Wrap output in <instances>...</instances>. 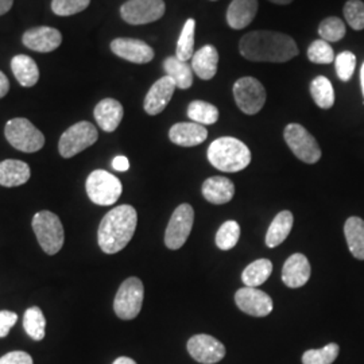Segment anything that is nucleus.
Segmentation results:
<instances>
[{
    "label": "nucleus",
    "mask_w": 364,
    "mask_h": 364,
    "mask_svg": "<svg viewBox=\"0 0 364 364\" xmlns=\"http://www.w3.org/2000/svg\"><path fill=\"white\" fill-rule=\"evenodd\" d=\"M23 45L30 50L38 53H50L55 50L61 42L63 36L57 28L53 27H34L23 34Z\"/></svg>",
    "instance_id": "nucleus-17"
},
{
    "label": "nucleus",
    "mask_w": 364,
    "mask_h": 364,
    "mask_svg": "<svg viewBox=\"0 0 364 364\" xmlns=\"http://www.w3.org/2000/svg\"><path fill=\"white\" fill-rule=\"evenodd\" d=\"M111 50L117 57L132 64H147L154 58V50L141 39L117 38L111 42Z\"/></svg>",
    "instance_id": "nucleus-15"
},
{
    "label": "nucleus",
    "mask_w": 364,
    "mask_h": 364,
    "mask_svg": "<svg viewBox=\"0 0 364 364\" xmlns=\"http://www.w3.org/2000/svg\"><path fill=\"white\" fill-rule=\"evenodd\" d=\"M166 76L171 77L176 87L180 90H189L193 84V69L186 61L178 60L176 55L168 57L164 61Z\"/></svg>",
    "instance_id": "nucleus-27"
},
{
    "label": "nucleus",
    "mask_w": 364,
    "mask_h": 364,
    "mask_svg": "<svg viewBox=\"0 0 364 364\" xmlns=\"http://www.w3.org/2000/svg\"><path fill=\"white\" fill-rule=\"evenodd\" d=\"M210 165L224 173H236L246 169L251 162V151L242 141L223 136L213 141L208 149Z\"/></svg>",
    "instance_id": "nucleus-3"
},
{
    "label": "nucleus",
    "mask_w": 364,
    "mask_h": 364,
    "mask_svg": "<svg viewBox=\"0 0 364 364\" xmlns=\"http://www.w3.org/2000/svg\"><path fill=\"white\" fill-rule=\"evenodd\" d=\"M91 0H53V13L58 16H70L84 11Z\"/></svg>",
    "instance_id": "nucleus-39"
},
{
    "label": "nucleus",
    "mask_w": 364,
    "mask_h": 364,
    "mask_svg": "<svg viewBox=\"0 0 364 364\" xmlns=\"http://www.w3.org/2000/svg\"><path fill=\"white\" fill-rule=\"evenodd\" d=\"M273 273V263L269 259H258L250 263L242 274V281L248 287L263 285Z\"/></svg>",
    "instance_id": "nucleus-29"
},
{
    "label": "nucleus",
    "mask_w": 364,
    "mask_h": 364,
    "mask_svg": "<svg viewBox=\"0 0 364 364\" xmlns=\"http://www.w3.org/2000/svg\"><path fill=\"white\" fill-rule=\"evenodd\" d=\"M14 0H0V15L9 13L13 7Z\"/></svg>",
    "instance_id": "nucleus-45"
},
{
    "label": "nucleus",
    "mask_w": 364,
    "mask_h": 364,
    "mask_svg": "<svg viewBox=\"0 0 364 364\" xmlns=\"http://www.w3.org/2000/svg\"><path fill=\"white\" fill-rule=\"evenodd\" d=\"M18 321V314L10 311H0V338H6Z\"/></svg>",
    "instance_id": "nucleus-41"
},
{
    "label": "nucleus",
    "mask_w": 364,
    "mask_h": 364,
    "mask_svg": "<svg viewBox=\"0 0 364 364\" xmlns=\"http://www.w3.org/2000/svg\"><path fill=\"white\" fill-rule=\"evenodd\" d=\"M170 141L182 147H193L205 142L208 138V131L205 126H201L195 122L191 123H177L169 131Z\"/></svg>",
    "instance_id": "nucleus-19"
},
{
    "label": "nucleus",
    "mask_w": 364,
    "mask_h": 364,
    "mask_svg": "<svg viewBox=\"0 0 364 364\" xmlns=\"http://www.w3.org/2000/svg\"><path fill=\"white\" fill-rule=\"evenodd\" d=\"M360 82H362V91H363L364 96V64L362 65V70H360Z\"/></svg>",
    "instance_id": "nucleus-48"
},
{
    "label": "nucleus",
    "mask_w": 364,
    "mask_h": 364,
    "mask_svg": "<svg viewBox=\"0 0 364 364\" xmlns=\"http://www.w3.org/2000/svg\"><path fill=\"white\" fill-rule=\"evenodd\" d=\"M192 69L201 80H210L218 73L219 52L213 45H205L192 57Z\"/></svg>",
    "instance_id": "nucleus-23"
},
{
    "label": "nucleus",
    "mask_w": 364,
    "mask_h": 364,
    "mask_svg": "<svg viewBox=\"0 0 364 364\" xmlns=\"http://www.w3.org/2000/svg\"><path fill=\"white\" fill-rule=\"evenodd\" d=\"M311 95L314 103L323 109H329L335 105V91L332 82L324 76H318L311 82Z\"/></svg>",
    "instance_id": "nucleus-30"
},
{
    "label": "nucleus",
    "mask_w": 364,
    "mask_h": 364,
    "mask_svg": "<svg viewBox=\"0 0 364 364\" xmlns=\"http://www.w3.org/2000/svg\"><path fill=\"white\" fill-rule=\"evenodd\" d=\"M112 364H136V362L132 360L131 358H127V356H120Z\"/></svg>",
    "instance_id": "nucleus-46"
},
{
    "label": "nucleus",
    "mask_w": 364,
    "mask_h": 364,
    "mask_svg": "<svg viewBox=\"0 0 364 364\" xmlns=\"http://www.w3.org/2000/svg\"><path fill=\"white\" fill-rule=\"evenodd\" d=\"M31 171L23 161L6 159L0 162V185L6 188L21 186L30 180Z\"/></svg>",
    "instance_id": "nucleus-24"
},
{
    "label": "nucleus",
    "mask_w": 364,
    "mask_h": 364,
    "mask_svg": "<svg viewBox=\"0 0 364 364\" xmlns=\"http://www.w3.org/2000/svg\"><path fill=\"white\" fill-rule=\"evenodd\" d=\"M338 351L336 343H331L320 350H309L302 355V364H332L338 359Z\"/></svg>",
    "instance_id": "nucleus-35"
},
{
    "label": "nucleus",
    "mask_w": 364,
    "mask_h": 364,
    "mask_svg": "<svg viewBox=\"0 0 364 364\" xmlns=\"http://www.w3.org/2000/svg\"><path fill=\"white\" fill-rule=\"evenodd\" d=\"M338 77L347 82L351 80L356 68V55L351 52H343L335 58Z\"/></svg>",
    "instance_id": "nucleus-40"
},
{
    "label": "nucleus",
    "mask_w": 364,
    "mask_h": 364,
    "mask_svg": "<svg viewBox=\"0 0 364 364\" xmlns=\"http://www.w3.org/2000/svg\"><path fill=\"white\" fill-rule=\"evenodd\" d=\"M144 287L142 281L136 277L127 278L117 290L114 311L122 320H134L142 311Z\"/></svg>",
    "instance_id": "nucleus-7"
},
{
    "label": "nucleus",
    "mask_w": 364,
    "mask_h": 364,
    "mask_svg": "<svg viewBox=\"0 0 364 364\" xmlns=\"http://www.w3.org/2000/svg\"><path fill=\"white\" fill-rule=\"evenodd\" d=\"M195 223V210L189 204H181L170 218L165 245L169 250H180L186 243Z\"/></svg>",
    "instance_id": "nucleus-12"
},
{
    "label": "nucleus",
    "mask_w": 364,
    "mask_h": 364,
    "mask_svg": "<svg viewBox=\"0 0 364 364\" xmlns=\"http://www.w3.org/2000/svg\"><path fill=\"white\" fill-rule=\"evenodd\" d=\"M45 326L46 320L38 306L28 308L23 317V328L27 335L36 341H41L45 338Z\"/></svg>",
    "instance_id": "nucleus-33"
},
{
    "label": "nucleus",
    "mask_w": 364,
    "mask_h": 364,
    "mask_svg": "<svg viewBox=\"0 0 364 364\" xmlns=\"http://www.w3.org/2000/svg\"><path fill=\"white\" fill-rule=\"evenodd\" d=\"M234 97L240 111L255 115L266 103V90L257 78L242 77L235 82Z\"/></svg>",
    "instance_id": "nucleus-11"
},
{
    "label": "nucleus",
    "mask_w": 364,
    "mask_h": 364,
    "mask_svg": "<svg viewBox=\"0 0 364 364\" xmlns=\"http://www.w3.org/2000/svg\"><path fill=\"white\" fill-rule=\"evenodd\" d=\"M239 237L240 225L234 220L225 221L216 234V246L223 251H228L237 245Z\"/></svg>",
    "instance_id": "nucleus-34"
},
{
    "label": "nucleus",
    "mask_w": 364,
    "mask_h": 364,
    "mask_svg": "<svg viewBox=\"0 0 364 364\" xmlns=\"http://www.w3.org/2000/svg\"><path fill=\"white\" fill-rule=\"evenodd\" d=\"M235 302L242 312L254 317H266L273 312V299L258 287H243L235 294Z\"/></svg>",
    "instance_id": "nucleus-13"
},
{
    "label": "nucleus",
    "mask_w": 364,
    "mask_h": 364,
    "mask_svg": "<svg viewBox=\"0 0 364 364\" xmlns=\"http://www.w3.org/2000/svg\"><path fill=\"white\" fill-rule=\"evenodd\" d=\"M4 135L13 147L23 153H36L45 146L43 134L25 117L9 120Z\"/></svg>",
    "instance_id": "nucleus-5"
},
{
    "label": "nucleus",
    "mask_w": 364,
    "mask_h": 364,
    "mask_svg": "<svg viewBox=\"0 0 364 364\" xmlns=\"http://www.w3.org/2000/svg\"><path fill=\"white\" fill-rule=\"evenodd\" d=\"M188 352L201 364L219 363L225 356V347L218 338L209 335H195L188 341Z\"/></svg>",
    "instance_id": "nucleus-14"
},
{
    "label": "nucleus",
    "mask_w": 364,
    "mask_h": 364,
    "mask_svg": "<svg viewBox=\"0 0 364 364\" xmlns=\"http://www.w3.org/2000/svg\"><path fill=\"white\" fill-rule=\"evenodd\" d=\"M240 54L254 63H287L299 55L296 41L284 33L257 30L243 36L239 42Z\"/></svg>",
    "instance_id": "nucleus-1"
},
{
    "label": "nucleus",
    "mask_w": 364,
    "mask_h": 364,
    "mask_svg": "<svg viewBox=\"0 0 364 364\" xmlns=\"http://www.w3.org/2000/svg\"><path fill=\"white\" fill-rule=\"evenodd\" d=\"M235 195L234 182L225 177H210L203 183L204 198L215 205H223L232 200Z\"/></svg>",
    "instance_id": "nucleus-22"
},
{
    "label": "nucleus",
    "mask_w": 364,
    "mask_h": 364,
    "mask_svg": "<svg viewBox=\"0 0 364 364\" xmlns=\"http://www.w3.org/2000/svg\"><path fill=\"white\" fill-rule=\"evenodd\" d=\"M308 58L313 64L328 65V64H332L336 57L329 42H326L324 39H316L308 49Z\"/></svg>",
    "instance_id": "nucleus-36"
},
{
    "label": "nucleus",
    "mask_w": 364,
    "mask_h": 364,
    "mask_svg": "<svg viewBox=\"0 0 364 364\" xmlns=\"http://www.w3.org/2000/svg\"><path fill=\"white\" fill-rule=\"evenodd\" d=\"M284 136L289 149L293 151L294 156L299 158V161L309 165L320 161L321 149L312 134L304 126L297 123L287 124V129L284 131Z\"/></svg>",
    "instance_id": "nucleus-8"
},
{
    "label": "nucleus",
    "mask_w": 364,
    "mask_h": 364,
    "mask_svg": "<svg viewBox=\"0 0 364 364\" xmlns=\"http://www.w3.org/2000/svg\"><path fill=\"white\" fill-rule=\"evenodd\" d=\"M112 168L117 171H127L130 169V161L127 156H117L112 161Z\"/></svg>",
    "instance_id": "nucleus-43"
},
{
    "label": "nucleus",
    "mask_w": 364,
    "mask_h": 364,
    "mask_svg": "<svg viewBox=\"0 0 364 364\" xmlns=\"http://www.w3.org/2000/svg\"><path fill=\"white\" fill-rule=\"evenodd\" d=\"M344 18L353 30L364 28V3L362 0H348L344 4Z\"/></svg>",
    "instance_id": "nucleus-38"
},
{
    "label": "nucleus",
    "mask_w": 364,
    "mask_h": 364,
    "mask_svg": "<svg viewBox=\"0 0 364 364\" xmlns=\"http://www.w3.org/2000/svg\"><path fill=\"white\" fill-rule=\"evenodd\" d=\"M344 235L348 248L356 259L364 260V220L350 218L344 225Z\"/></svg>",
    "instance_id": "nucleus-28"
},
{
    "label": "nucleus",
    "mask_w": 364,
    "mask_h": 364,
    "mask_svg": "<svg viewBox=\"0 0 364 364\" xmlns=\"http://www.w3.org/2000/svg\"><path fill=\"white\" fill-rule=\"evenodd\" d=\"M258 13V0H232L227 10V23L234 30H242L254 21Z\"/></svg>",
    "instance_id": "nucleus-21"
},
{
    "label": "nucleus",
    "mask_w": 364,
    "mask_h": 364,
    "mask_svg": "<svg viewBox=\"0 0 364 364\" xmlns=\"http://www.w3.org/2000/svg\"><path fill=\"white\" fill-rule=\"evenodd\" d=\"M311 263L304 254H293L287 258L282 269V282L287 287L297 289L306 285L311 278Z\"/></svg>",
    "instance_id": "nucleus-18"
},
{
    "label": "nucleus",
    "mask_w": 364,
    "mask_h": 364,
    "mask_svg": "<svg viewBox=\"0 0 364 364\" xmlns=\"http://www.w3.org/2000/svg\"><path fill=\"white\" fill-rule=\"evenodd\" d=\"M318 36L326 42H338L346 36V25L336 16L326 18L318 26Z\"/></svg>",
    "instance_id": "nucleus-37"
},
{
    "label": "nucleus",
    "mask_w": 364,
    "mask_h": 364,
    "mask_svg": "<svg viewBox=\"0 0 364 364\" xmlns=\"http://www.w3.org/2000/svg\"><path fill=\"white\" fill-rule=\"evenodd\" d=\"M188 117L201 126H209L219 120V109L207 102L195 100L188 107Z\"/></svg>",
    "instance_id": "nucleus-31"
},
{
    "label": "nucleus",
    "mask_w": 364,
    "mask_h": 364,
    "mask_svg": "<svg viewBox=\"0 0 364 364\" xmlns=\"http://www.w3.org/2000/svg\"><path fill=\"white\" fill-rule=\"evenodd\" d=\"M294 218L290 210L279 212L273 223L270 224L267 234H266V246L270 248L278 247L281 243L287 240V236L293 228Z\"/></svg>",
    "instance_id": "nucleus-25"
},
{
    "label": "nucleus",
    "mask_w": 364,
    "mask_h": 364,
    "mask_svg": "<svg viewBox=\"0 0 364 364\" xmlns=\"http://www.w3.org/2000/svg\"><path fill=\"white\" fill-rule=\"evenodd\" d=\"M176 82L169 76H164L153 84L150 91L147 92L144 99V111L149 115H158L161 114L171 100L174 91H176Z\"/></svg>",
    "instance_id": "nucleus-16"
},
{
    "label": "nucleus",
    "mask_w": 364,
    "mask_h": 364,
    "mask_svg": "<svg viewBox=\"0 0 364 364\" xmlns=\"http://www.w3.org/2000/svg\"><path fill=\"white\" fill-rule=\"evenodd\" d=\"M0 364H34V362L27 352L13 351L1 356Z\"/></svg>",
    "instance_id": "nucleus-42"
},
{
    "label": "nucleus",
    "mask_w": 364,
    "mask_h": 364,
    "mask_svg": "<svg viewBox=\"0 0 364 364\" xmlns=\"http://www.w3.org/2000/svg\"><path fill=\"white\" fill-rule=\"evenodd\" d=\"M11 69H13L14 76L22 87L30 88L38 82V66L31 57L25 54L15 55L11 60Z\"/></svg>",
    "instance_id": "nucleus-26"
},
{
    "label": "nucleus",
    "mask_w": 364,
    "mask_h": 364,
    "mask_svg": "<svg viewBox=\"0 0 364 364\" xmlns=\"http://www.w3.org/2000/svg\"><path fill=\"white\" fill-rule=\"evenodd\" d=\"M165 11L164 0H129L120 7V16L129 25H147L161 19Z\"/></svg>",
    "instance_id": "nucleus-10"
},
{
    "label": "nucleus",
    "mask_w": 364,
    "mask_h": 364,
    "mask_svg": "<svg viewBox=\"0 0 364 364\" xmlns=\"http://www.w3.org/2000/svg\"><path fill=\"white\" fill-rule=\"evenodd\" d=\"M93 115L102 130L105 132H114L119 127L124 111L123 105L115 99H105L95 107Z\"/></svg>",
    "instance_id": "nucleus-20"
},
{
    "label": "nucleus",
    "mask_w": 364,
    "mask_h": 364,
    "mask_svg": "<svg viewBox=\"0 0 364 364\" xmlns=\"http://www.w3.org/2000/svg\"><path fill=\"white\" fill-rule=\"evenodd\" d=\"M195 19H188L185 25L182 27L181 36L177 42V49H176V57L181 61L191 60L195 54Z\"/></svg>",
    "instance_id": "nucleus-32"
},
{
    "label": "nucleus",
    "mask_w": 364,
    "mask_h": 364,
    "mask_svg": "<svg viewBox=\"0 0 364 364\" xmlns=\"http://www.w3.org/2000/svg\"><path fill=\"white\" fill-rule=\"evenodd\" d=\"M9 91H10L9 78L3 72H0V99H3L9 93Z\"/></svg>",
    "instance_id": "nucleus-44"
},
{
    "label": "nucleus",
    "mask_w": 364,
    "mask_h": 364,
    "mask_svg": "<svg viewBox=\"0 0 364 364\" xmlns=\"http://www.w3.org/2000/svg\"><path fill=\"white\" fill-rule=\"evenodd\" d=\"M97 138L99 134L92 123L78 122L61 135L58 142L60 154L64 158L77 156L78 153L96 144Z\"/></svg>",
    "instance_id": "nucleus-9"
},
{
    "label": "nucleus",
    "mask_w": 364,
    "mask_h": 364,
    "mask_svg": "<svg viewBox=\"0 0 364 364\" xmlns=\"http://www.w3.org/2000/svg\"><path fill=\"white\" fill-rule=\"evenodd\" d=\"M33 230L39 246L49 254L55 255L65 242V232L60 218L50 210H41L33 219Z\"/></svg>",
    "instance_id": "nucleus-4"
},
{
    "label": "nucleus",
    "mask_w": 364,
    "mask_h": 364,
    "mask_svg": "<svg viewBox=\"0 0 364 364\" xmlns=\"http://www.w3.org/2000/svg\"><path fill=\"white\" fill-rule=\"evenodd\" d=\"M85 189L92 203L108 207L115 204L122 195L123 186L120 180L105 170H95L87 178Z\"/></svg>",
    "instance_id": "nucleus-6"
},
{
    "label": "nucleus",
    "mask_w": 364,
    "mask_h": 364,
    "mask_svg": "<svg viewBox=\"0 0 364 364\" xmlns=\"http://www.w3.org/2000/svg\"><path fill=\"white\" fill-rule=\"evenodd\" d=\"M274 4H281V6H285V4H290L293 0H269Z\"/></svg>",
    "instance_id": "nucleus-47"
},
{
    "label": "nucleus",
    "mask_w": 364,
    "mask_h": 364,
    "mask_svg": "<svg viewBox=\"0 0 364 364\" xmlns=\"http://www.w3.org/2000/svg\"><path fill=\"white\" fill-rule=\"evenodd\" d=\"M138 215L131 205L111 209L100 223L97 239L105 254H117L130 243L136 230Z\"/></svg>",
    "instance_id": "nucleus-2"
}]
</instances>
